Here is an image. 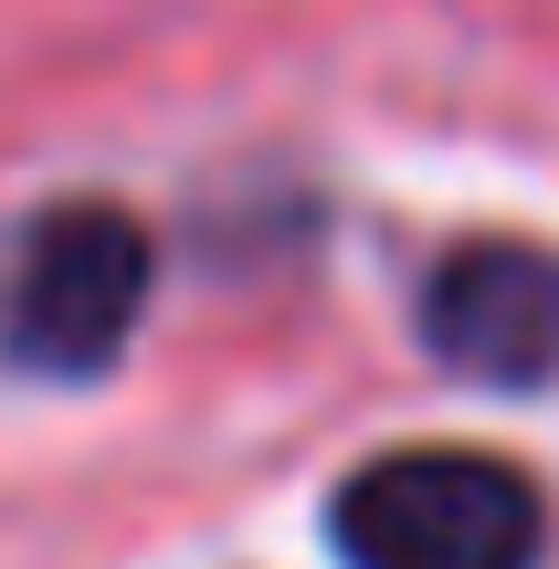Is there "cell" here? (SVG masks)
Returning <instances> with one entry per match:
<instances>
[{
    "label": "cell",
    "mask_w": 559,
    "mask_h": 569,
    "mask_svg": "<svg viewBox=\"0 0 559 569\" xmlns=\"http://www.w3.org/2000/svg\"><path fill=\"white\" fill-rule=\"evenodd\" d=\"M422 338L443 369L486 390H528L559 369V253L549 243H465L422 284Z\"/></svg>",
    "instance_id": "cell-3"
},
{
    "label": "cell",
    "mask_w": 559,
    "mask_h": 569,
    "mask_svg": "<svg viewBox=\"0 0 559 569\" xmlns=\"http://www.w3.org/2000/svg\"><path fill=\"white\" fill-rule=\"evenodd\" d=\"M539 486L497 453L412 443L338 486L328 538L349 569H528L539 559Z\"/></svg>",
    "instance_id": "cell-1"
},
{
    "label": "cell",
    "mask_w": 559,
    "mask_h": 569,
    "mask_svg": "<svg viewBox=\"0 0 559 569\" xmlns=\"http://www.w3.org/2000/svg\"><path fill=\"white\" fill-rule=\"evenodd\" d=\"M148 306V232L117 201H53L0 243V359L32 380L117 369Z\"/></svg>",
    "instance_id": "cell-2"
}]
</instances>
